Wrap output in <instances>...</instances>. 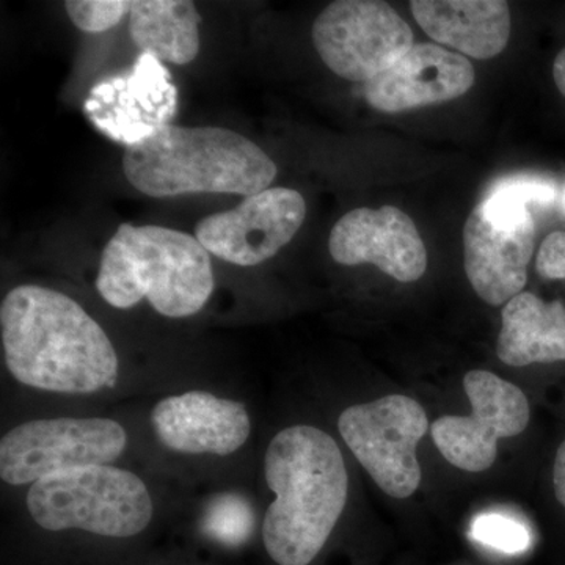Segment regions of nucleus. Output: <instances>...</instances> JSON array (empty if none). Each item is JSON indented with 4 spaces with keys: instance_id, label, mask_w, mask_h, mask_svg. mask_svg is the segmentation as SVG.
I'll use <instances>...</instances> for the list:
<instances>
[{
    "instance_id": "obj_18",
    "label": "nucleus",
    "mask_w": 565,
    "mask_h": 565,
    "mask_svg": "<svg viewBox=\"0 0 565 565\" xmlns=\"http://www.w3.org/2000/svg\"><path fill=\"white\" fill-rule=\"evenodd\" d=\"M200 22L191 0H137L129 13V33L143 54L188 65L200 52Z\"/></svg>"
},
{
    "instance_id": "obj_1",
    "label": "nucleus",
    "mask_w": 565,
    "mask_h": 565,
    "mask_svg": "<svg viewBox=\"0 0 565 565\" xmlns=\"http://www.w3.org/2000/svg\"><path fill=\"white\" fill-rule=\"evenodd\" d=\"M3 359L20 384L90 394L117 384L114 344L76 300L40 285L11 289L0 305Z\"/></svg>"
},
{
    "instance_id": "obj_17",
    "label": "nucleus",
    "mask_w": 565,
    "mask_h": 565,
    "mask_svg": "<svg viewBox=\"0 0 565 565\" xmlns=\"http://www.w3.org/2000/svg\"><path fill=\"white\" fill-rule=\"evenodd\" d=\"M497 353L509 366L565 362V307L546 303L533 292L509 300L501 311Z\"/></svg>"
},
{
    "instance_id": "obj_2",
    "label": "nucleus",
    "mask_w": 565,
    "mask_h": 565,
    "mask_svg": "<svg viewBox=\"0 0 565 565\" xmlns=\"http://www.w3.org/2000/svg\"><path fill=\"white\" fill-rule=\"evenodd\" d=\"M264 475L275 493L263 522L267 555L278 565L313 563L348 503L340 446L318 427H286L267 448Z\"/></svg>"
},
{
    "instance_id": "obj_16",
    "label": "nucleus",
    "mask_w": 565,
    "mask_h": 565,
    "mask_svg": "<svg viewBox=\"0 0 565 565\" xmlns=\"http://www.w3.org/2000/svg\"><path fill=\"white\" fill-rule=\"evenodd\" d=\"M416 22L437 43L486 61L497 57L511 36V11L504 0H414Z\"/></svg>"
},
{
    "instance_id": "obj_12",
    "label": "nucleus",
    "mask_w": 565,
    "mask_h": 565,
    "mask_svg": "<svg viewBox=\"0 0 565 565\" xmlns=\"http://www.w3.org/2000/svg\"><path fill=\"white\" fill-rule=\"evenodd\" d=\"M177 99L178 92L167 70L151 55L141 54L131 76L93 88L85 111L96 128L129 147L169 125Z\"/></svg>"
},
{
    "instance_id": "obj_24",
    "label": "nucleus",
    "mask_w": 565,
    "mask_h": 565,
    "mask_svg": "<svg viewBox=\"0 0 565 565\" xmlns=\"http://www.w3.org/2000/svg\"><path fill=\"white\" fill-rule=\"evenodd\" d=\"M553 77H555L556 87L565 96V47L557 54L555 65H553Z\"/></svg>"
},
{
    "instance_id": "obj_9",
    "label": "nucleus",
    "mask_w": 565,
    "mask_h": 565,
    "mask_svg": "<svg viewBox=\"0 0 565 565\" xmlns=\"http://www.w3.org/2000/svg\"><path fill=\"white\" fill-rule=\"evenodd\" d=\"M463 388L471 403L468 416H441L430 426L434 444L456 468L470 473L489 470L498 441L516 437L530 423L525 393L490 371H470Z\"/></svg>"
},
{
    "instance_id": "obj_23",
    "label": "nucleus",
    "mask_w": 565,
    "mask_h": 565,
    "mask_svg": "<svg viewBox=\"0 0 565 565\" xmlns=\"http://www.w3.org/2000/svg\"><path fill=\"white\" fill-rule=\"evenodd\" d=\"M553 484H555L556 500L559 501L565 511V441L556 452Z\"/></svg>"
},
{
    "instance_id": "obj_5",
    "label": "nucleus",
    "mask_w": 565,
    "mask_h": 565,
    "mask_svg": "<svg viewBox=\"0 0 565 565\" xmlns=\"http://www.w3.org/2000/svg\"><path fill=\"white\" fill-rule=\"evenodd\" d=\"M28 509L43 530H82L114 539L140 534L154 512L139 476L111 465H90L40 479L29 489Z\"/></svg>"
},
{
    "instance_id": "obj_4",
    "label": "nucleus",
    "mask_w": 565,
    "mask_h": 565,
    "mask_svg": "<svg viewBox=\"0 0 565 565\" xmlns=\"http://www.w3.org/2000/svg\"><path fill=\"white\" fill-rule=\"evenodd\" d=\"M210 252L192 234L121 223L104 247L96 289L114 308L147 299L166 318L203 310L214 291Z\"/></svg>"
},
{
    "instance_id": "obj_14",
    "label": "nucleus",
    "mask_w": 565,
    "mask_h": 565,
    "mask_svg": "<svg viewBox=\"0 0 565 565\" xmlns=\"http://www.w3.org/2000/svg\"><path fill=\"white\" fill-rule=\"evenodd\" d=\"M475 84L473 65L437 44H414L403 57L364 84L375 110L399 114L460 98Z\"/></svg>"
},
{
    "instance_id": "obj_7",
    "label": "nucleus",
    "mask_w": 565,
    "mask_h": 565,
    "mask_svg": "<svg viewBox=\"0 0 565 565\" xmlns=\"http://www.w3.org/2000/svg\"><path fill=\"white\" fill-rule=\"evenodd\" d=\"M429 429L422 404L403 394L352 405L338 419V430L364 470L386 494L412 497L422 484L416 446Z\"/></svg>"
},
{
    "instance_id": "obj_22",
    "label": "nucleus",
    "mask_w": 565,
    "mask_h": 565,
    "mask_svg": "<svg viewBox=\"0 0 565 565\" xmlns=\"http://www.w3.org/2000/svg\"><path fill=\"white\" fill-rule=\"evenodd\" d=\"M535 267L546 280H565V233L556 232L545 237Z\"/></svg>"
},
{
    "instance_id": "obj_15",
    "label": "nucleus",
    "mask_w": 565,
    "mask_h": 565,
    "mask_svg": "<svg viewBox=\"0 0 565 565\" xmlns=\"http://www.w3.org/2000/svg\"><path fill=\"white\" fill-rule=\"evenodd\" d=\"M533 215L514 228H497L476 206L463 226L465 273L484 302L500 307L523 292L534 253Z\"/></svg>"
},
{
    "instance_id": "obj_8",
    "label": "nucleus",
    "mask_w": 565,
    "mask_h": 565,
    "mask_svg": "<svg viewBox=\"0 0 565 565\" xmlns=\"http://www.w3.org/2000/svg\"><path fill=\"white\" fill-rule=\"evenodd\" d=\"M311 39L319 57L345 81H373L414 46L411 25L390 3L337 0L316 18Z\"/></svg>"
},
{
    "instance_id": "obj_10",
    "label": "nucleus",
    "mask_w": 565,
    "mask_h": 565,
    "mask_svg": "<svg viewBox=\"0 0 565 565\" xmlns=\"http://www.w3.org/2000/svg\"><path fill=\"white\" fill-rule=\"evenodd\" d=\"M305 217L307 203L299 192L269 188L247 196L233 210L204 217L196 225L195 237L222 262L253 267L291 243Z\"/></svg>"
},
{
    "instance_id": "obj_21",
    "label": "nucleus",
    "mask_w": 565,
    "mask_h": 565,
    "mask_svg": "<svg viewBox=\"0 0 565 565\" xmlns=\"http://www.w3.org/2000/svg\"><path fill=\"white\" fill-rule=\"evenodd\" d=\"M475 541L504 553L525 552L531 537L526 526L501 514H484L471 526Z\"/></svg>"
},
{
    "instance_id": "obj_25",
    "label": "nucleus",
    "mask_w": 565,
    "mask_h": 565,
    "mask_svg": "<svg viewBox=\"0 0 565 565\" xmlns=\"http://www.w3.org/2000/svg\"><path fill=\"white\" fill-rule=\"evenodd\" d=\"M561 204H563V211L565 214V185H564V191H563V199H561Z\"/></svg>"
},
{
    "instance_id": "obj_3",
    "label": "nucleus",
    "mask_w": 565,
    "mask_h": 565,
    "mask_svg": "<svg viewBox=\"0 0 565 565\" xmlns=\"http://www.w3.org/2000/svg\"><path fill=\"white\" fill-rule=\"evenodd\" d=\"M122 172L132 188L154 199L188 193L247 199L270 188L277 166L255 141L232 129L169 122L126 147Z\"/></svg>"
},
{
    "instance_id": "obj_19",
    "label": "nucleus",
    "mask_w": 565,
    "mask_h": 565,
    "mask_svg": "<svg viewBox=\"0 0 565 565\" xmlns=\"http://www.w3.org/2000/svg\"><path fill=\"white\" fill-rule=\"evenodd\" d=\"M556 195L555 182L535 174H515L494 182L479 206L497 228H514L533 215L531 204L548 206Z\"/></svg>"
},
{
    "instance_id": "obj_20",
    "label": "nucleus",
    "mask_w": 565,
    "mask_h": 565,
    "mask_svg": "<svg viewBox=\"0 0 565 565\" xmlns=\"http://www.w3.org/2000/svg\"><path fill=\"white\" fill-rule=\"evenodd\" d=\"M131 0H68L65 10L82 32L102 33L120 24L131 13Z\"/></svg>"
},
{
    "instance_id": "obj_13",
    "label": "nucleus",
    "mask_w": 565,
    "mask_h": 565,
    "mask_svg": "<svg viewBox=\"0 0 565 565\" xmlns=\"http://www.w3.org/2000/svg\"><path fill=\"white\" fill-rule=\"evenodd\" d=\"M151 424L161 445L180 455L230 456L252 433L243 403L199 390L163 397L152 408Z\"/></svg>"
},
{
    "instance_id": "obj_6",
    "label": "nucleus",
    "mask_w": 565,
    "mask_h": 565,
    "mask_svg": "<svg viewBox=\"0 0 565 565\" xmlns=\"http://www.w3.org/2000/svg\"><path fill=\"white\" fill-rule=\"evenodd\" d=\"M128 434L107 418H54L22 423L0 440V478L10 486L35 484L46 476L110 465L120 459Z\"/></svg>"
},
{
    "instance_id": "obj_11",
    "label": "nucleus",
    "mask_w": 565,
    "mask_h": 565,
    "mask_svg": "<svg viewBox=\"0 0 565 565\" xmlns=\"http://www.w3.org/2000/svg\"><path fill=\"white\" fill-rule=\"evenodd\" d=\"M330 255L344 266L374 264L394 280H419L427 252L411 217L394 206L359 207L343 215L329 239Z\"/></svg>"
}]
</instances>
